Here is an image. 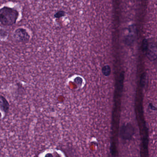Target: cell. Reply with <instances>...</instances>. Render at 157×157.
Here are the masks:
<instances>
[{"label":"cell","mask_w":157,"mask_h":157,"mask_svg":"<svg viewBox=\"0 0 157 157\" xmlns=\"http://www.w3.org/2000/svg\"><path fill=\"white\" fill-rule=\"evenodd\" d=\"M19 13L16 9L4 6L0 8V23L5 26H10L16 23Z\"/></svg>","instance_id":"cell-1"},{"label":"cell","mask_w":157,"mask_h":157,"mask_svg":"<svg viewBox=\"0 0 157 157\" xmlns=\"http://www.w3.org/2000/svg\"><path fill=\"white\" fill-rule=\"evenodd\" d=\"M102 73L105 76H109L111 73V69L110 66L109 65H106L103 66L102 69Z\"/></svg>","instance_id":"cell-6"},{"label":"cell","mask_w":157,"mask_h":157,"mask_svg":"<svg viewBox=\"0 0 157 157\" xmlns=\"http://www.w3.org/2000/svg\"><path fill=\"white\" fill-rule=\"evenodd\" d=\"M14 38L16 40L22 43H27L30 40V35L26 29L23 28L17 29L13 34Z\"/></svg>","instance_id":"cell-2"},{"label":"cell","mask_w":157,"mask_h":157,"mask_svg":"<svg viewBox=\"0 0 157 157\" xmlns=\"http://www.w3.org/2000/svg\"><path fill=\"white\" fill-rule=\"evenodd\" d=\"M147 56L151 61H155L157 59V46L155 43H148L147 49Z\"/></svg>","instance_id":"cell-4"},{"label":"cell","mask_w":157,"mask_h":157,"mask_svg":"<svg viewBox=\"0 0 157 157\" xmlns=\"http://www.w3.org/2000/svg\"><path fill=\"white\" fill-rule=\"evenodd\" d=\"M148 45V42L147 39H144L143 41V43H142V49H143V51L144 52H146Z\"/></svg>","instance_id":"cell-7"},{"label":"cell","mask_w":157,"mask_h":157,"mask_svg":"<svg viewBox=\"0 0 157 157\" xmlns=\"http://www.w3.org/2000/svg\"><path fill=\"white\" fill-rule=\"evenodd\" d=\"M10 105L7 100L3 96H0V109L5 113H8Z\"/></svg>","instance_id":"cell-5"},{"label":"cell","mask_w":157,"mask_h":157,"mask_svg":"<svg viewBox=\"0 0 157 157\" xmlns=\"http://www.w3.org/2000/svg\"><path fill=\"white\" fill-rule=\"evenodd\" d=\"M2 113H1V112H0V119H1V118H2Z\"/></svg>","instance_id":"cell-9"},{"label":"cell","mask_w":157,"mask_h":157,"mask_svg":"<svg viewBox=\"0 0 157 157\" xmlns=\"http://www.w3.org/2000/svg\"><path fill=\"white\" fill-rule=\"evenodd\" d=\"M65 13L64 11H60L56 13L54 15V17L56 18H60L62 17L65 16Z\"/></svg>","instance_id":"cell-8"},{"label":"cell","mask_w":157,"mask_h":157,"mask_svg":"<svg viewBox=\"0 0 157 157\" xmlns=\"http://www.w3.org/2000/svg\"><path fill=\"white\" fill-rule=\"evenodd\" d=\"M134 128L132 125L127 124L122 126L120 131V135L123 140H131L134 134Z\"/></svg>","instance_id":"cell-3"}]
</instances>
